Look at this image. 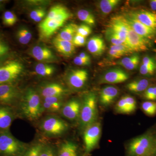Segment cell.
Here are the masks:
<instances>
[{
  "mask_svg": "<svg viewBox=\"0 0 156 156\" xmlns=\"http://www.w3.org/2000/svg\"><path fill=\"white\" fill-rule=\"evenodd\" d=\"M115 110L117 112L120 114H129V110L127 103L126 102L125 97H122L116 104Z\"/></svg>",
  "mask_w": 156,
  "mask_h": 156,
  "instance_id": "d590c367",
  "label": "cell"
},
{
  "mask_svg": "<svg viewBox=\"0 0 156 156\" xmlns=\"http://www.w3.org/2000/svg\"><path fill=\"white\" fill-rule=\"evenodd\" d=\"M79 56L80 58H83V59H85V60L91 61V58H90V56L85 52H82V53H80Z\"/></svg>",
  "mask_w": 156,
  "mask_h": 156,
  "instance_id": "f907efd6",
  "label": "cell"
},
{
  "mask_svg": "<svg viewBox=\"0 0 156 156\" xmlns=\"http://www.w3.org/2000/svg\"><path fill=\"white\" fill-rule=\"evenodd\" d=\"M142 64L147 66L156 67L155 62L153 58L148 56H146L142 59Z\"/></svg>",
  "mask_w": 156,
  "mask_h": 156,
  "instance_id": "bcb514c9",
  "label": "cell"
},
{
  "mask_svg": "<svg viewBox=\"0 0 156 156\" xmlns=\"http://www.w3.org/2000/svg\"><path fill=\"white\" fill-rule=\"evenodd\" d=\"M97 103V97L94 92H90L84 97L80 116L81 128L83 129L96 122L98 117Z\"/></svg>",
  "mask_w": 156,
  "mask_h": 156,
  "instance_id": "7a4b0ae2",
  "label": "cell"
},
{
  "mask_svg": "<svg viewBox=\"0 0 156 156\" xmlns=\"http://www.w3.org/2000/svg\"><path fill=\"white\" fill-rule=\"evenodd\" d=\"M14 120V115L8 107L0 106V131H6L11 126Z\"/></svg>",
  "mask_w": 156,
  "mask_h": 156,
  "instance_id": "7402d4cb",
  "label": "cell"
},
{
  "mask_svg": "<svg viewBox=\"0 0 156 156\" xmlns=\"http://www.w3.org/2000/svg\"><path fill=\"white\" fill-rule=\"evenodd\" d=\"M108 55L111 58H121L122 56H126L124 53H121L115 49H114L111 46L108 51Z\"/></svg>",
  "mask_w": 156,
  "mask_h": 156,
  "instance_id": "f6af8a7d",
  "label": "cell"
},
{
  "mask_svg": "<svg viewBox=\"0 0 156 156\" xmlns=\"http://www.w3.org/2000/svg\"><path fill=\"white\" fill-rule=\"evenodd\" d=\"M2 23L6 27H12L17 21V18L14 12L11 11H6L4 12L2 15Z\"/></svg>",
  "mask_w": 156,
  "mask_h": 156,
  "instance_id": "f546056e",
  "label": "cell"
},
{
  "mask_svg": "<svg viewBox=\"0 0 156 156\" xmlns=\"http://www.w3.org/2000/svg\"><path fill=\"white\" fill-rule=\"evenodd\" d=\"M86 37L76 33L74 37L72 43L75 47H83L86 44Z\"/></svg>",
  "mask_w": 156,
  "mask_h": 156,
  "instance_id": "b9f144b4",
  "label": "cell"
},
{
  "mask_svg": "<svg viewBox=\"0 0 156 156\" xmlns=\"http://www.w3.org/2000/svg\"><path fill=\"white\" fill-rule=\"evenodd\" d=\"M129 14L143 24L156 30V13L140 9Z\"/></svg>",
  "mask_w": 156,
  "mask_h": 156,
  "instance_id": "9a60e30c",
  "label": "cell"
},
{
  "mask_svg": "<svg viewBox=\"0 0 156 156\" xmlns=\"http://www.w3.org/2000/svg\"><path fill=\"white\" fill-rule=\"evenodd\" d=\"M129 78L128 73L122 69L117 68L107 71L101 77L99 82L101 84L120 83L127 81Z\"/></svg>",
  "mask_w": 156,
  "mask_h": 156,
  "instance_id": "4fadbf2b",
  "label": "cell"
},
{
  "mask_svg": "<svg viewBox=\"0 0 156 156\" xmlns=\"http://www.w3.org/2000/svg\"><path fill=\"white\" fill-rule=\"evenodd\" d=\"M150 5L152 10L156 11V0H152L150 2Z\"/></svg>",
  "mask_w": 156,
  "mask_h": 156,
  "instance_id": "816d5d0a",
  "label": "cell"
},
{
  "mask_svg": "<svg viewBox=\"0 0 156 156\" xmlns=\"http://www.w3.org/2000/svg\"><path fill=\"white\" fill-rule=\"evenodd\" d=\"M122 18L125 22L127 30L126 45L133 52L146 51L151 47V41L142 37L137 34L125 21L123 16Z\"/></svg>",
  "mask_w": 156,
  "mask_h": 156,
  "instance_id": "52a82bcc",
  "label": "cell"
},
{
  "mask_svg": "<svg viewBox=\"0 0 156 156\" xmlns=\"http://www.w3.org/2000/svg\"><path fill=\"white\" fill-rule=\"evenodd\" d=\"M11 48L8 43L0 37V62L9 59Z\"/></svg>",
  "mask_w": 156,
  "mask_h": 156,
  "instance_id": "4dcf8cb0",
  "label": "cell"
},
{
  "mask_svg": "<svg viewBox=\"0 0 156 156\" xmlns=\"http://www.w3.org/2000/svg\"><path fill=\"white\" fill-rule=\"evenodd\" d=\"M41 129L45 134L50 136H58L63 134L68 128L67 123L60 118L49 116L41 123Z\"/></svg>",
  "mask_w": 156,
  "mask_h": 156,
  "instance_id": "ba28073f",
  "label": "cell"
},
{
  "mask_svg": "<svg viewBox=\"0 0 156 156\" xmlns=\"http://www.w3.org/2000/svg\"><path fill=\"white\" fill-rule=\"evenodd\" d=\"M119 90L113 86H107L101 89L99 95V102L104 107L108 106L115 100L119 95Z\"/></svg>",
  "mask_w": 156,
  "mask_h": 156,
  "instance_id": "ac0fdd59",
  "label": "cell"
},
{
  "mask_svg": "<svg viewBox=\"0 0 156 156\" xmlns=\"http://www.w3.org/2000/svg\"><path fill=\"white\" fill-rule=\"evenodd\" d=\"M143 97L147 101H156V85L150 86L143 92Z\"/></svg>",
  "mask_w": 156,
  "mask_h": 156,
  "instance_id": "8d00e7d4",
  "label": "cell"
},
{
  "mask_svg": "<svg viewBox=\"0 0 156 156\" xmlns=\"http://www.w3.org/2000/svg\"><path fill=\"white\" fill-rule=\"evenodd\" d=\"M41 95L44 98L50 97H62L66 93V90L58 83H50L43 87L40 90Z\"/></svg>",
  "mask_w": 156,
  "mask_h": 156,
  "instance_id": "ffe728a7",
  "label": "cell"
},
{
  "mask_svg": "<svg viewBox=\"0 0 156 156\" xmlns=\"http://www.w3.org/2000/svg\"><path fill=\"white\" fill-rule=\"evenodd\" d=\"M4 1H0V11L2 10L3 8V3H4Z\"/></svg>",
  "mask_w": 156,
  "mask_h": 156,
  "instance_id": "f5cc1de1",
  "label": "cell"
},
{
  "mask_svg": "<svg viewBox=\"0 0 156 156\" xmlns=\"http://www.w3.org/2000/svg\"><path fill=\"white\" fill-rule=\"evenodd\" d=\"M40 156H55L54 148L51 146L43 145Z\"/></svg>",
  "mask_w": 156,
  "mask_h": 156,
  "instance_id": "7bdbcfd3",
  "label": "cell"
},
{
  "mask_svg": "<svg viewBox=\"0 0 156 156\" xmlns=\"http://www.w3.org/2000/svg\"><path fill=\"white\" fill-rule=\"evenodd\" d=\"M82 103L76 99H73L66 104L62 109L63 116L71 121L80 118Z\"/></svg>",
  "mask_w": 156,
  "mask_h": 156,
  "instance_id": "2e32d148",
  "label": "cell"
},
{
  "mask_svg": "<svg viewBox=\"0 0 156 156\" xmlns=\"http://www.w3.org/2000/svg\"><path fill=\"white\" fill-rule=\"evenodd\" d=\"M140 60V57L139 54L136 53V56L134 59L130 63H128L124 67L128 70H133L136 69L139 65Z\"/></svg>",
  "mask_w": 156,
  "mask_h": 156,
  "instance_id": "ee69618b",
  "label": "cell"
},
{
  "mask_svg": "<svg viewBox=\"0 0 156 156\" xmlns=\"http://www.w3.org/2000/svg\"><path fill=\"white\" fill-rule=\"evenodd\" d=\"M105 35L107 40L111 43L112 44V45L125 44V43L117 35L112 32L108 28H106L105 31Z\"/></svg>",
  "mask_w": 156,
  "mask_h": 156,
  "instance_id": "e575fe53",
  "label": "cell"
},
{
  "mask_svg": "<svg viewBox=\"0 0 156 156\" xmlns=\"http://www.w3.org/2000/svg\"><path fill=\"white\" fill-rule=\"evenodd\" d=\"M131 156H154L156 155L153 134L147 133L134 138L128 146Z\"/></svg>",
  "mask_w": 156,
  "mask_h": 156,
  "instance_id": "6da1fadb",
  "label": "cell"
},
{
  "mask_svg": "<svg viewBox=\"0 0 156 156\" xmlns=\"http://www.w3.org/2000/svg\"><path fill=\"white\" fill-rule=\"evenodd\" d=\"M92 29L89 25L83 24L79 26L77 29V34L84 37H87L92 33Z\"/></svg>",
  "mask_w": 156,
  "mask_h": 156,
  "instance_id": "60d3db41",
  "label": "cell"
},
{
  "mask_svg": "<svg viewBox=\"0 0 156 156\" xmlns=\"http://www.w3.org/2000/svg\"><path fill=\"white\" fill-rule=\"evenodd\" d=\"M87 49L93 56L102 55L106 49V45L102 37L95 36L90 38L87 43Z\"/></svg>",
  "mask_w": 156,
  "mask_h": 156,
  "instance_id": "d6986e66",
  "label": "cell"
},
{
  "mask_svg": "<svg viewBox=\"0 0 156 156\" xmlns=\"http://www.w3.org/2000/svg\"><path fill=\"white\" fill-rule=\"evenodd\" d=\"M66 8L64 6L61 5H56L53 6L50 11H49V13L47 15V17L45 18L44 20L43 21L44 22H47L49 20L53 19L56 16L58 15V14L63 12L66 10Z\"/></svg>",
  "mask_w": 156,
  "mask_h": 156,
  "instance_id": "d6a6232c",
  "label": "cell"
},
{
  "mask_svg": "<svg viewBox=\"0 0 156 156\" xmlns=\"http://www.w3.org/2000/svg\"><path fill=\"white\" fill-rule=\"evenodd\" d=\"M42 106L44 109L48 112H56L61 109L62 107V103L51 104L44 101Z\"/></svg>",
  "mask_w": 156,
  "mask_h": 156,
  "instance_id": "f35d334b",
  "label": "cell"
},
{
  "mask_svg": "<svg viewBox=\"0 0 156 156\" xmlns=\"http://www.w3.org/2000/svg\"><path fill=\"white\" fill-rule=\"evenodd\" d=\"M122 16L136 34L144 38L156 42V30L143 24L129 13Z\"/></svg>",
  "mask_w": 156,
  "mask_h": 156,
  "instance_id": "9c48e42d",
  "label": "cell"
},
{
  "mask_svg": "<svg viewBox=\"0 0 156 156\" xmlns=\"http://www.w3.org/2000/svg\"><path fill=\"white\" fill-rule=\"evenodd\" d=\"M120 2L119 0H102L99 2V8L102 14L107 15L117 7Z\"/></svg>",
  "mask_w": 156,
  "mask_h": 156,
  "instance_id": "4316f807",
  "label": "cell"
},
{
  "mask_svg": "<svg viewBox=\"0 0 156 156\" xmlns=\"http://www.w3.org/2000/svg\"><path fill=\"white\" fill-rule=\"evenodd\" d=\"M62 97H50L44 98V101L51 104L62 103Z\"/></svg>",
  "mask_w": 156,
  "mask_h": 156,
  "instance_id": "c3c4849f",
  "label": "cell"
},
{
  "mask_svg": "<svg viewBox=\"0 0 156 156\" xmlns=\"http://www.w3.org/2000/svg\"><path fill=\"white\" fill-rule=\"evenodd\" d=\"M101 134V125L96 122L85 129L83 135L86 153L90 152L97 145Z\"/></svg>",
  "mask_w": 156,
  "mask_h": 156,
  "instance_id": "30bf717a",
  "label": "cell"
},
{
  "mask_svg": "<svg viewBox=\"0 0 156 156\" xmlns=\"http://www.w3.org/2000/svg\"><path fill=\"white\" fill-rule=\"evenodd\" d=\"M124 97L126 99L129 114L134 112L136 108V102L135 98L130 95H126Z\"/></svg>",
  "mask_w": 156,
  "mask_h": 156,
  "instance_id": "74e56055",
  "label": "cell"
},
{
  "mask_svg": "<svg viewBox=\"0 0 156 156\" xmlns=\"http://www.w3.org/2000/svg\"><path fill=\"white\" fill-rule=\"evenodd\" d=\"M107 28L117 35L126 45L127 30L122 15L112 17L108 22Z\"/></svg>",
  "mask_w": 156,
  "mask_h": 156,
  "instance_id": "5bb4252c",
  "label": "cell"
},
{
  "mask_svg": "<svg viewBox=\"0 0 156 156\" xmlns=\"http://www.w3.org/2000/svg\"><path fill=\"white\" fill-rule=\"evenodd\" d=\"M20 92L14 84L0 85V104L11 105L19 98Z\"/></svg>",
  "mask_w": 156,
  "mask_h": 156,
  "instance_id": "8fae6325",
  "label": "cell"
},
{
  "mask_svg": "<svg viewBox=\"0 0 156 156\" xmlns=\"http://www.w3.org/2000/svg\"><path fill=\"white\" fill-rule=\"evenodd\" d=\"M78 147L72 141H66L59 147L56 156H78Z\"/></svg>",
  "mask_w": 156,
  "mask_h": 156,
  "instance_id": "d4e9b609",
  "label": "cell"
},
{
  "mask_svg": "<svg viewBox=\"0 0 156 156\" xmlns=\"http://www.w3.org/2000/svg\"><path fill=\"white\" fill-rule=\"evenodd\" d=\"M88 72L83 69H73L68 73L66 80L69 87L78 90L85 86L88 79Z\"/></svg>",
  "mask_w": 156,
  "mask_h": 156,
  "instance_id": "7c38bea8",
  "label": "cell"
},
{
  "mask_svg": "<svg viewBox=\"0 0 156 156\" xmlns=\"http://www.w3.org/2000/svg\"></svg>",
  "mask_w": 156,
  "mask_h": 156,
  "instance_id": "11a10c76",
  "label": "cell"
},
{
  "mask_svg": "<svg viewBox=\"0 0 156 156\" xmlns=\"http://www.w3.org/2000/svg\"><path fill=\"white\" fill-rule=\"evenodd\" d=\"M23 68L22 63L15 59L0 62V85L13 84L22 73Z\"/></svg>",
  "mask_w": 156,
  "mask_h": 156,
  "instance_id": "277c9868",
  "label": "cell"
},
{
  "mask_svg": "<svg viewBox=\"0 0 156 156\" xmlns=\"http://www.w3.org/2000/svg\"><path fill=\"white\" fill-rule=\"evenodd\" d=\"M16 37L18 41L22 44H27L31 41L32 35L30 31L25 27H20L16 33Z\"/></svg>",
  "mask_w": 156,
  "mask_h": 156,
  "instance_id": "484cf974",
  "label": "cell"
},
{
  "mask_svg": "<svg viewBox=\"0 0 156 156\" xmlns=\"http://www.w3.org/2000/svg\"><path fill=\"white\" fill-rule=\"evenodd\" d=\"M141 108L147 115L153 116L156 114V101H147L141 104Z\"/></svg>",
  "mask_w": 156,
  "mask_h": 156,
  "instance_id": "1f68e13d",
  "label": "cell"
},
{
  "mask_svg": "<svg viewBox=\"0 0 156 156\" xmlns=\"http://www.w3.org/2000/svg\"><path fill=\"white\" fill-rule=\"evenodd\" d=\"M45 11L44 9H36L34 10L33 11H31L30 14V17L31 19L33 20H34L36 19L37 17H38L39 15L43 13V12Z\"/></svg>",
  "mask_w": 156,
  "mask_h": 156,
  "instance_id": "681fc988",
  "label": "cell"
},
{
  "mask_svg": "<svg viewBox=\"0 0 156 156\" xmlns=\"http://www.w3.org/2000/svg\"><path fill=\"white\" fill-rule=\"evenodd\" d=\"M154 138L155 147V149L156 151V134H155V135H154Z\"/></svg>",
  "mask_w": 156,
  "mask_h": 156,
  "instance_id": "db71d44e",
  "label": "cell"
},
{
  "mask_svg": "<svg viewBox=\"0 0 156 156\" xmlns=\"http://www.w3.org/2000/svg\"><path fill=\"white\" fill-rule=\"evenodd\" d=\"M78 18L85 23L89 26H92L95 25V17L89 11L85 9H81L77 12Z\"/></svg>",
  "mask_w": 156,
  "mask_h": 156,
  "instance_id": "83f0119b",
  "label": "cell"
},
{
  "mask_svg": "<svg viewBox=\"0 0 156 156\" xmlns=\"http://www.w3.org/2000/svg\"><path fill=\"white\" fill-rule=\"evenodd\" d=\"M53 44L57 51L66 57L72 56L75 51V46L72 42L57 38L53 39Z\"/></svg>",
  "mask_w": 156,
  "mask_h": 156,
  "instance_id": "44dd1931",
  "label": "cell"
},
{
  "mask_svg": "<svg viewBox=\"0 0 156 156\" xmlns=\"http://www.w3.org/2000/svg\"><path fill=\"white\" fill-rule=\"evenodd\" d=\"M35 71L41 76H49L53 74L55 72V67L53 66L46 63H40L37 65Z\"/></svg>",
  "mask_w": 156,
  "mask_h": 156,
  "instance_id": "f1b7e54d",
  "label": "cell"
},
{
  "mask_svg": "<svg viewBox=\"0 0 156 156\" xmlns=\"http://www.w3.org/2000/svg\"><path fill=\"white\" fill-rule=\"evenodd\" d=\"M32 56L39 61L54 62L57 60L56 56L50 49L41 46H35L31 51Z\"/></svg>",
  "mask_w": 156,
  "mask_h": 156,
  "instance_id": "e0dca14e",
  "label": "cell"
},
{
  "mask_svg": "<svg viewBox=\"0 0 156 156\" xmlns=\"http://www.w3.org/2000/svg\"><path fill=\"white\" fill-rule=\"evenodd\" d=\"M151 81L147 79H137L131 81L126 86V89L132 93L144 92L150 86Z\"/></svg>",
  "mask_w": 156,
  "mask_h": 156,
  "instance_id": "603a6c76",
  "label": "cell"
},
{
  "mask_svg": "<svg viewBox=\"0 0 156 156\" xmlns=\"http://www.w3.org/2000/svg\"><path fill=\"white\" fill-rule=\"evenodd\" d=\"M41 144H34L26 150L21 156H40V153L43 147Z\"/></svg>",
  "mask_w": 156,
  "mask_h": 156,
  "instance_id": "836d02e7",
  "label": "cell"
},
{
  "mask_svg": "<svg viewBox=\"0 0 156 156\" xmlns=\"http://www.w3.org/2000/svg\"><path fill=\"white\" fill-rule=\"evenodd\" d=\"M24 145L7 131L0 132V153L6 156H22Z\"/></svg>",
  "mask_w": 156,
  "mask_h": 156,
  "instance_id": "5b68a950",
  "label": "cell"
},
{
  "mask_svg": "<svg viewBox=\"0 0 156 156\" xmlns=\"http://www.w3.org/2000/svg\"><path fill=\"white\" fill-rule=\"evenodd\" d=\"M70 16V14L66 9L58 14L53 19L47 22L42 21L39 26L41 37L48 38L52 36L63 26Z\"/></svg>",
  "mask_w": 156,
  "mask_h": 156,
  "instance_id": "8992f818",
  "label": "cell"
},
{
  "mask_svg": "<svg viewBox=\"0 0 156 156\" xmlns=\"http://www.w3.org/2000/svg\"><path fill=\"white\" fill-rule=\"evenodd\" d=\"M78 27L74 23L67 24L59 31L56 37L72 43L74 37L77 33Z\"/></svg>",
  "mask_w": 156,
  "mask_h": 156,
  "instance_id": "cb8c5ba5",
  "label": "cell"
},
{
  "mask_svg": "<svg viewBox=\"0 0 156 156\" xmlns=\"http://www.w3.org/2000/svg\"><path fill=\"white\" fill-rule=\"evenodd\" d=\"M156 67L154 66H147L141 64L140 68V73L143 76H151L153 75L155 72Z\"/></svg>",
  "mask_w": 156,
  "mask_h": 156,
  "instance_id": "ab89813d",
  "label": "cell"
},
{
  "mask_svg": "<svg viewBox=\"0 0 156 156\" xmlns=\"http://www.w3.org/2000/svg\"><path fill=\"white\" fill-rule=\"evenodd\" d=\"M22 99L21 109L24 115L30 120L38 118L44 110L38 94L34 89H29Z\"/></svg>",
  "mask_w": 156,
  "mask_h": 156,
  "instance_id": "3957f363",
  "label": "cell"
},
{
  "mask_svg": "<svg viewBox=\"0 0 156 156\" xmlns=\"http://www.w3.org/2000/svg\"><path fill=\"white\" fill-rule=\"evenodd\" d=\"M73 62L76 65L80 66H84L89 65L90 64L91 61L85 60V59H83V58H81L78 56L74 58Z\"/></svg>",
  "mask_w": 156,
  "mask_h": 156,
  "instance_id": "7dc6e473",
  "label": "cell"
}]
</instances>
